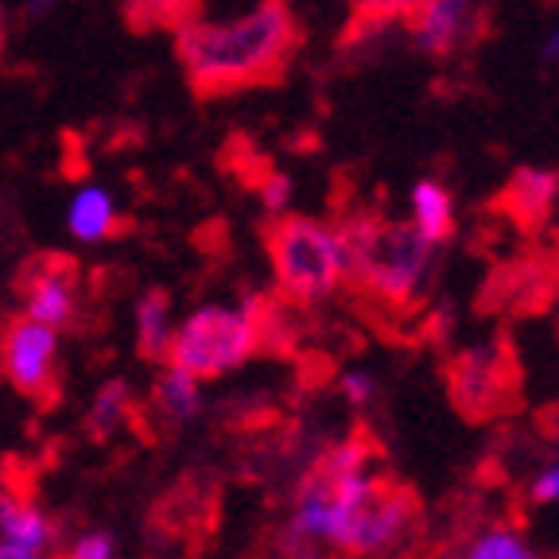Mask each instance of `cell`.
<instances>
[{
  "label": "cell",
  "mask_w": 559,
  "mask_h": 559,
  "mask_svg": "<svg viewBox=\"0 0 559 559\" xmlns=\"http://www.w3.org/2000/svg\"><path fill=\"white\" fill-rule=\"evenodd\" d=\"M548 431H551V436L559 439V404H556V408L548 412Z\"/></svg>",
  "instance_id": "cell-29"
},
{
  "label": "cell",
  "mask_w": 559,
  "mask_h": 559,
  "mask_svg": "<svg viewBox=\"0 0 559 559\" xmlns=\"http://www.w3.org/2000/svg\"><path fill=\"white\" fill-rule=\"evenodd\" d=\"M136 412V393H132V384L124 377H109L102 381V389L94 393L86 408V419H82V428L94 443H109L114 436H121V428L132 419Z\"/></svg>",
  "instance_id": "cell-16"
},
{
  "label": "cell",
  "mask_w": 559,
  "mask_h": 559,
  "mask_svg": "<svg viewBox=\"0 0 559 559\" xmlns=\"http://www.w3.org/2000/svg\"><path fill=\"white\" fill-rule=\"evenodd\" d=\"M428 331H431V338H439V342L451 338V331H454V307H451V304L431 307V314H428Z\"/></svg>",
  "instance_id": "cell-25"
},
{
  "label": "cell",
  "mask_w": 559,
  "mask_h": 559,
  "mask_svg": "<svg viewBox=\"0 0 559 559\" xmlns=\"http://www.w3.org/2000/svg\"><path fill=\"white\" fill-rule=\"evenodd\" d=\"M121 9L136 32H175L179 24L194 20L199 0H121Z\"/></svg>",
  "instance_id": "cell-19"
},
{
  "label": "cell",
  "mask_w": 559,
  "mask_h": 559,
  "mask_svg": "<svg viewBox=\"0 0 559 559\" xmlns=\"http://www.w3.org/2000/svg\"><path fill=\"white\" fill-rule=\"evenodd\" d=\"M276 296L292 307H319L346 284L338 229L304 214H280L264 229Z\"/></svg>",
  "instance_id": "cell-4"
},
{
  "label": "cell",
  "mask_w": 559,
  "mask_h": 559,
  "mask_svg": "<svg viewBox=\"0 0 559 559\" xmlns=\"http://www.w3.org/2000/svg\"><path fill=\"white\" fill-rule=\"evenodd\" d=\"M304 27L288 0H257L234 20H187L175 27V55L194 97H234L284 79Z\"/></svg>",
  "instance_id": "cell-1"
},
{
  "label": "cell",
  "mask_w": 559,
  "mask_h": 559,
  "mask_svg": "<svg viewBox=\"0 0 559 559\" xmlns=\"http://www.w3.org/2000/svg\"><path fill=\"white\" fill-rule=\"evenodd\" d=\"M4 39H9V24H4V4H0V55H4Z\"/></svg>",
  "instance_id": "cell-30"
},
{
  "label": "cell",
  "mask_w": 559,
  "mask_h": 559,
  "mask_svg": "<svg viewBox=\"0 0 559 559\" xmlns=\"http://www.w3.org/2000/svg\"><path fill=\"white\" fill-rule=\"evenodd\" d=\"M349 4H354V24L366 32H381V27L412 20L419 0H349Z\"/></svg>",
  "instance_id": "cell-20"
},
{
  "label": "cell",
  "mask_w": 559,
  "mask_h": 559,
  "mask_svg": "<svg viewBox=\"0 0 559 559\" xmlns=\"http://www.w3.org/2000/svg\"><path fill=\"white\" fill-rule=\"evenodd\" d=\"M175 311L171 296L164 288H148L144 296L132 304V331H136V354L148 361L167 358V346H171L175 334Z\"/></svg>",
  "instance_id": "cell-15"
},
{
  "label": "cell",
  "mask_w": 559,
  "mask_h": 559,
  "mask_svg": "<svg viewBox=\"0 0 559 559\" xmlns=\"http://www.w3.org/2000/svg\"><path fill=\"white\" fill-rule=\"evenodd\" d=\"M292 179L284 171H276V167H264V175L257 179V194H261V206L264 214H272V218H280V214H288L292 206Z\"/></svg>",
  "instance_id": "cell-21"
},
{
  "label": "cell",
  "mask_w": 559,
  "mask_h": 559,
  "mask_svg": "<svg viewBox=\"0 0 559 559\" xmlns=\"http://www.w3.org/2000/svg\"><path fill=\"white\" fill-rule=\"evenodd\" d=\"M202 408H206L202 381L167 361L156 373V384H152V412H156V419L164 428H187V424H194L202 416Z\"/></svg>",
  "instance_id": "cell-13"
},
{
  "label": "cell",
  "mask_w": 559,
  "mask_h": 559,
  "mask_svg": "<svg viewBox=\"0 0 559 559\" xmlns=\"http://www.w3.org/2000/svg\"><path fill=\"white\" fill-rule=\"evenodd\" d=\"M346 261V284L373 299L381 311H408L436 269L439 245L412 222H384L373 210H354L334 222Z\"/></svg>",
  "instance_id": "cell-2"
},
{
  "label": "cell",
  "mask_w": 559,
  "mask_h": 559,
  "mask_svg": "<svg viewBox=\"0 0 559 559\" xmlns=\"http://www.w3.org/2000/svg\"><path fill=\"white\" fill-rule=\"evenodd\" d=\"M528 501L533 506H559V454L536 466L533 481H528Z\"/></svg>",
  "instance_id": "cell-24"
},
{
  "label": "cell",
  "mask_w": 559,
  "mask_h": 559,
  "mask_svg": "<svg viewBox=\"0 0 559 559\" xmlns=\"http://www.w3.org/2000/svg\"><path fill=\"white\" fill-rule=\"evenodd\" d=\"M79 269L62 261L59 253L35 257L20 276V299L24 314L35 323H47L55 331H67L79 319Z\"/></svg>",
  "instance_id": "cell-8"
},
{
  "label": "cell",
  "mask_w": 559,
  "mask_h": 559,
  "mask_svg": "<svg viewBox=\"0 0 559 559\" xmlns=\"http://www.w3.org/2000/svg\"><path fill=\"white\" fill-rule=\"evenodd\" d=\"M451 396L463 416H486L501 404L506 389V354L498 346H471L451 361Z\"/></svg>",
  "instance_id": "cell-10"
},
{
  "label": "cell",
  "mask_w": 559,
  "mask_h": 559,
  "mask_svg": "<svg viewBox=\"0 0 559 559\" xmlns=\"http://www.w3.org/2000/svg\"><path fill=\"white\" fill-rule=\"evenodd\" d=\"M261 314H264V299L194 307L183 323H175L171 346H167L164 361L187 369L199 381H218V377L237 373L264 346Z\"/></svg>",
  "instance_id": "cell-5"
},
{
  "label": "cell",
  "mask_w": 559,
  "mask_h": 559,
  "mask_svg": "<svg viewBox=\"0 0 559 559\" xmlns=\"http://www.w3.org/2000/svg\"><path fill=\"white\" fill-rule=\"evenodd\" d=\"M67 234L79 245H102L121 234V214H117L114 194L105 187H79L67 202Z\"/></svg>",
  "instance_id": "cell-14"
},
{
  "label": "cell",
  "mask_w": 559,
  "mask_h": 559,
  "mask_svg": "<svg viewBox=\"0 0 559 559\" xmlns=\"http://www.w3.org/2000/svg\"><path fill=\"white\" fill-rule=\"evenodd\" d=\"M62 559H117V540L105 528H90V533H79L67 544Z\"/></svg>",
  "instance_id": "cell-23"
},
{
  "label": "cell",
  "mask_w": 559,
  "mask_h": 559,
  "mask_svg": "<svg viewBox=\"0 0 559 559\" xmlns=\"http://www.w3.org/2000/svg\"><path fill=\"white\" fill-rule=\"evenodd\" d=\"M559 202V171L556 167H521L501 191V210L513 214L521 226H540L551 218Z\"/></svg>",
  "instance_id": "cell-12"
},
{
  "label": "cell",
  "mask_w": 559,
  "mask_h": 559,
  "mask_svg": "<svg viewBox=\"0 0 559 559\" xmlns=\"http://www.w3.org/2000/svg\"><path fill=\"white\" fill-rule=\"evenodd\" d=\"M381 481L384 478L373 474V443L366 436H349L326 447L296 481L284 533L342 551L358 516L377 498Z\"/></svg>",
  "instance_id": "cell-3"
},
{
  "label": "cell",
  "mask_w": 559,
  "mask_h": 559,
  "mask_svg": "<svg viewBox=\"0 0 559 559\" xmlns=\"http://www.w3.org/2000/svg\"><path fill=\"white\" fill-rule=\"evenodd\" d=\"M416 516H419V506L408 489L396 486V481H381L377 498L369 501V509L358 516V524H354V533H349L342 551L354 559L389 556V551L404 548V540H408L412 528H416Z\"/></svg>",
  "instance_id": "cell-7"
},
{
  "label": "cell",
  "mask_w": 559,
  "mask_h": 559,
  "mask_svg": "<svg viewBox=\"0 0 559 559\" xmlns=\"http://www.w3.org/2000/svg\"><path fill=\"white\" fill-rule=\"evenodd\" d=\"M439 559H540V556H536V548L524 540L516 528H509V524H489V528L474 533L471 544L447 551V556H439Z\"/></svg>",
  "instance_id": "cell-18"
},
{
  "label": "cell",
  "mask_w": 559,
  "mask_h": 559,
  "mask_svg": "<svg viewBox=\"0 0 559 559\" xmlns=\"http://www.w3.org/2000/svg\"><path fill=\"white\" fill-rule=\"evenodd\" d=\"M412 44L424 55H454L474 44L481 32L478 0H419L412 12Z\"/></svg>",
  "instance_id": "cell-9"
},
{
  "label": "cell",
  "mask_w": 559,
  "mask_h": 559,
  "mask_svg": "<svg viewBox=\"0 0 559 559\" xmlns=\"http://www.w3.org/2000/svg\"><path fill=\"white\" fill-rule=\"evenodd\" d=\"M338 389L349 408L366 412L369 404L377 401V373H369V369H346V373L338 377Z\"/></svg>",
  "instance_id": "cell-22"
},
{
  "label": "cell",
  "mask_w": 559,
  "mask_h": 559,
  "mask_svg": "<svg viewBox=\"0 0 559 559\" xmlns=\"http://www.w3.org/2000/svg\"><path fill=\"white\" fill-rule=\"evenodd\" d=\"M0 540L51 551L59 544V524L27 489L0 486Z\"/></svg>",
  "instance_id": "cell-11"
},
{
  "label": "cell",
  "mask_w": 559,
  "mask_h": 559,
  "mask_svg": "<svg viewBox=\"0 0 559 559\" xmlns=\"http://www.w3.org/2000/svg\"><path fill=\"white\" fill-rule=\"evenodd\" d=\"M62 0H24V9H20V20L24 24H39V20H47L55 9H59Z\"/></svg>",
  "instance_id": "cell-26"
},
{
  "label": "cell",
  "mask_w": 559,
  "mask_h": 559,
  "mask_svg": "<svg viewBox=\"0 0 559 559\" xmlns=\"http://www.w3.org/2000/svg\"><path fill=\"white\" fill-rule=\"evenodd\" d=\"M0 559H51V551H39V548H24V544L0 540Z\"/></svg>",
  "instance_id": "cell-27"
},
{
  "label": "cell",
  "mask_w": 559,
  "mask_h": 559,
  "mask_svg": "<svg viewBox=\"0 0 559 559\" xmlns=\"http://www.w3.org/2000/svg\"><path fill=\"white\" fill-rule=\"evenodd\" d=\"M408 210H412V226L428 237L431 245L451 241L454 229H459L454 199L439 179H416L408 191Z\"/></svg>",
  "instance_id": "cell-17"
},
{
  "label": "cell",
  "mask_w": 559,
  "mask_h": 559,
  "mask_svg": "<svg viewBox=\"0 0 559 559\" xmlns=\"http://www.w3.org/2000/svg\"><path fill=\"white\" fill-rule=\"evenodd\" d=\"M540 62H544V67H556V62H559V27H551V32L544 35V44H540Z\"/></svg>",
  "instance_id": "cell-28"
},
{
  "label": "cell",
  "mask_w": 559,
  "mask_h": 559,
  "mask_svg": "<svg viewBox=\"0 0 559 559\" xmlns=\"http://www.w3.org/2000/svg\"><path fill=\"white\" fill-rule=\"evenodd\" d=\"M0 369L20 396L51 404L59 393V331L27 314L12 319L0 334Z\"/></svg>",
  "instance_id": "cell-6"
}]
</instances>
